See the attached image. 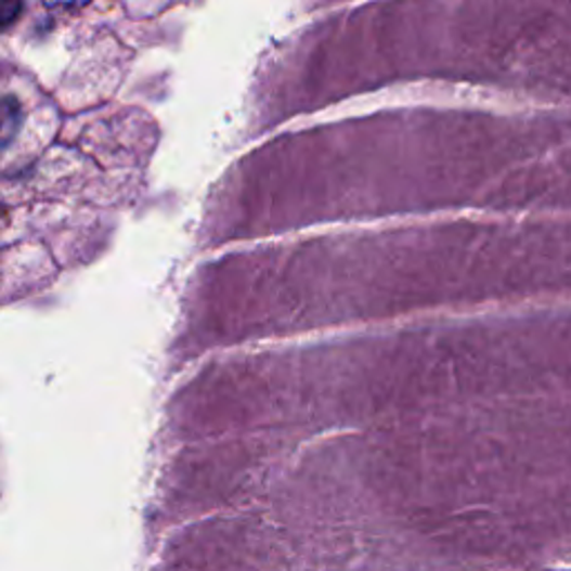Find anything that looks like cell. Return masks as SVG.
I'll use <instances>...</instances> for the list:
<instances>
[{
	"mask_svg": "<svg viewBox=\"0 0 571 571\" xmlns=\"http://www.w3.org/2000/svg\"><path fill=\"white\" fill-rule=\"evenodd\" d=\"M23 12L21 3H5L3 10H0V18H3V27H8L12 21H16V16Z\"/></svg>",
	"mask_w": 571,
	"mask_h": 571,
	"instance_id": "1",
	"label": "cell"
}]
</instances>
